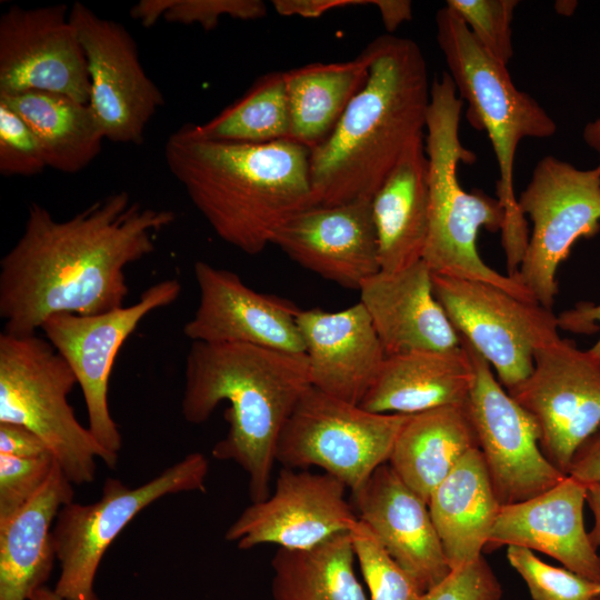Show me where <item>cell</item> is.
I'll use <instances>...</instances> for the list:
<instances>
[{"label":"cell","mask_w":600,"mask_h":600,"mask_svg":"<svg viewBox=\"0 0 600 600\" xmlns=\"http://www.w3.org/2000/svg\"><path fill=\"white\" fill-rule=\"evenodd\" d=\"M176 213L144 207L127 191L60 221L31 203L24 229L0 261L4 332L34 334L58 313L92 316L124 307L126 268L154 251Z\"/></svg>","instance_id":"6da1fadb"},{"label":"cell","mask_w":600,"mask_h":600,"mask_svg":"<svg viewBox=\"0 0 600 600\" xmlns=\"http://www.w3.org/2000/svg\"><path fill=\"white\" fill-rule=\"evenodd\" d=\"M311 150L291 139L241 143L203 139L189 124L164 144V160L216 234L256 256L297 212L314 206Z\"/></svg>","instance_id":"7a4b0ae2"},{"label":"cell","mask_w":600,"mask_h":600,"mask_svg":"<svg viewBox=\"0 0 600 600\" xmlns=\"http://www.w3.org/2000/svg\"><path fill=\"white\" fill-rule=\"evenodd\" d=\"M364 50V86L329 138L311 150L313 204L372 199L408 147L423 137L431 84L418 43L382 34Z\"/></svg>","instance_id":"3957f363"},{"label":"cell","mask_w":600,"mask_h":600,"mask_svg":"<svg viewBox=\"0 0 600 600\" xmlns=\"http://www.w3.org/2000/svg\"><path fill=\"white\" fill-rule=\"evenodd\" d=\"M184 378V420L202 423L227 401L229 429L214 444L212 457L233 461L247 472L252 502L268 498L279 436L311 387L306 354L239 342L192 341Z\"/></svg>","instance_id":"277c9868"},{"label":"cell","mask_w":600,"mask_h":600,"mask_svg":"<svg viewBox=\"0 0 600 600\" xmlns=\"http://www.w3.org/2000/svg\"><path fill=\"white\" fill-rule=\"evenodd\" d=\"M462 107L450 74L446 71L436 77L426 124L429 233L422 260L434 274L490 283L538 303L517 276L496 271L477 249L481 228L502 230L504 210L497 198L481 190L467 191L459 182V163L471 164L477 158L460 140Z\"/></svg>","instance_id":"5b68a950"},{"label":"cell","mask_w":600,"mask_h":600,"mask_svg":"<svg viewBox=\"0 0 600 600\" xmlns=\"http://www.w3.org/2000/svg\"><path fill=\"white\" fill-rule=\"evenodd\" d=\"M436 37L458 96L468 103L467 120L486 131L491 142L499 171L496 198L504 210L501 241L512 276L529 240L528 222L514 194L517 149L523 139L552 137L557 123L532 96L514 86L508 67L490 57L447 6L436 13Z\"/></svg>","instance_id":"8992f818"},{"label":"cell","mask_w":600,"mask_h":600,"mask_svg":"<svg viewBox=\"0 0 600 600\" xmlns=\"http://www.w3.org/2000/svg\"><path fill=\"white\" fill-rule=\"evenodd\" d=\"M77 378L56 348L39 336L0 334V422L23 426L47 444L67 478L77 484L96 479L97 459L108 452L77 419L68 396Z\"/></svg>","instance_id":"52a82bcc"},{"label":"cell","mask_w":600,"mask_h":600,"mask_svg":"<svg viewBox=\"0 0 600 600\" xmlns=\"http://www.w3.org/2000/svg\"><path fill=\"white\" fill-rule=\"evenodd\" d=\"M409 416L371 412L310 387L281 430L276 460L321 468L353 491L389 461Z\"/></svg>","instance_id":"ba28073f"},{"label":"cell","mask_w":600,"mask_h":600,"mask_svg":"<svg viewBox=\"0 0 600 600\" xmlns=\"http://www.w3.org/2000/svg\"><path fill=\"white\" fill-rule=\"evenodd\" d=\"M209 462L192 452L138 487L107 478L101 497L89 504L70 502L57 514L52 528L60 577L53 589L63 600H100L94 578L109 546L144 508L168 494L206 491Z\"/></svg>","instance_id":"9c48e42d"},{"label":"cell","mask_w":600,"mask_h":600,"mask_svg":"<svg viewBox=\"0 0 600 600\" xmlns=\"http://www.w3.org/2000/svg\"><path fill=\"white\" fill-rule=\"evenodd\" d=\"M518 204L531 220L532 231L514 276L540 306L551 310L559 266L579 239L600 231V171L546 156L533 168Z\"/></svg>","instance_id":"30bf717a"},{"label":"cell","mask_w":600,"mask_h":600,"mask_svg":"<svg viewBox=\"0 0 600 600\" xmlns=\"http://www.w3.org/2000/svg\"><path fill=\"white\" fill-rule=\"evenodd\" d=\"M452 326L510 391L532 372L536 351L560 338L557 316L490 283L432 273Z\"/></svg>","instance_id":"8fae6325"},{"label":"cell","mask_w":600,"mask_h":600,"mask_svg":"<svg viewBox=\"0 0 600 600\" xmlns=\"http://www.w3.org/2000/svg\"><path fill=\"white\" fill-rule=\"evenodd\" d=\"M508 393L536 420L543 454L567 474L600 426V360L559 338L536 351L532 372Z\"/></svg>","instance_id":"7c38bea8"},{"label":"cell","mask_w":600,"mask_h":600,"mask_svg":"<svg viewBox=\"0 0 600 600\" xmlns=\"http://www.w3.org/2000/svg\"><path fill=\"white\" fill-rule=\"evenodd\" d=\"M181 292L177 279L146 289L129 306L92 316L58 313L42 324L47 340L72 369L86 402L89 430L111 454L122 447V437L108 403V388L116 357L139 322L151 311L173 303Z\"/></svg>","instance_id":"4fadbf2b"},{"label":"cell","mask_w":600,"mask_h":600,"mask_svg":"<svg viewBox=\"0 0 600 600\" xmlns=\"http://www.w3.org/2000/svg\"><path fill=\"white\" fill-rule=\"evenodd\" d=\"M461 342L474 368L467 407L499 503L520 502L552 488L568 474L543 454L536 420L502 387L490 364Z\"/></svg>","instance_id":"5bb4252c"},{"label":"cell","mask_w":600,"mask_h":600,"mask_svg":"<svg viewBox=\"0 0 600 600\" xmlns=\"http://www.w3.org/2000/svg\"><path fill=\"white\" fill-rule=\"evenodd\" d=\"M69 17L87 61L88 104L104 139L140 144L164 98L143 70L132 36L121 23L100 18L79 1L71 6Z\"/></svg>","instance_id":"9a60e30c"},{"label":"cell","mask_w":600,"mask_h":600,"mask_svg":"<svg viewBox=\"0 0 600 600\" xmlns=\"http://www.w3.org/2000/svg\"><path fill=\"white\" fill-rule=\"evenodd\" d=\"M67 4L11 6L0 18V96L47 91L88 103L86 57Z\"/></svg>","instance_id":"2e32d148"},{"label":"cell","mask_w":600,"mask_h":600,"mask_svg":"<svg viewBox=\"0 0 600 600\" xmlns=\"http://www.w3.org/2000/svg\"><path fill=\"white\" fill-rule=\"evenodd\" d=\"M347 487L326 472L283 467L272 494L247 507L226 531L241 550L272 543L309 549L333 534L348 532L358 520L346 499Z\"/></svg>","instance_id":"e0dca14e"},{"label":"cell","mask_w":600,"mask_h":600,"mask_svg":"<svg viewBox=\"0 0 600 600\" xmlns=\"http://www.w3.org/2000/svg\"><path fill=\"white\" fill-rule=\"evenodd\" d=\"M199 303L183 333L191 341L239 342L304 353L291 301L248 287L241 278L204 261L193 266Z\"/></svg>","instance_id":"ac0fdd59"},{"label":"cell","mask_w":600,"mask_h":600,"mask_svg":"<svg viewBox=\"0 0 600 600\" xmlns=\"http://www.w3.org/2000/svg\"><path fill=\"white\" fill-rule=\"evenodd\" d=\"M272 244L304 269L352 290L380 271L371 199L310 206L276 232Z\"/></svg>","instance_id":"d6986e66"},{"label":"cell","mask_w":600,"mask_h":600,"mask_svg":"<svg viewBox=\"0 0 600 600\" xmlns=\"http://www.w3.org/2000/svg\"><path fill=\"white\" fill-rule=\"evenodd\" d=\"M356 514L426 592L451 571L428 502L387 462L352 491Z\"/></svg>","instance_id":"ffe728a7"},{"label":"cell","mask_w":600,"mask_h":600,"mask_svg":"<svg viewBox=\"0 0 600 600\" xmlns=\"http://www.w3.org/2000/svg\"><path fill=\"white\" fill-rule=\"evenodd\" d=\"M587 486L566 476L530 499L501 506L488 549L517 546L542 552L587 579L600 582V559L583 520Z\"/></svg>","instance_id":"44dd1931"},{"label":"cell","mask_w":600,"mask_h":600,"mask_svg":"<svg viewBox=\"0 0 600 600\" xmlns=\"http://www.w3.org/2000/svg\"><path fill=\"white\" fill-rule=\"evenodd\" d=\"M297 324L311 387L360 406L387 357L362 303L336 312L300 309Z\"/></svg>","instance_id":"7402d4cb"},{"label":"cell","mask_w":600,"mask_h":600,"mask_svg":"<svg viewBox=\"0 0 600 600\" xmlns=\"http://www.w3.org/2000/svg\"><path fill=\"white\" fill-rule=\"evenodd\" d=\"M387 356L461 346L433 291L432 271L420 260L404 269L379 271L359 289Z\"/></svg>","instance_id":"603a6c76"},{"label":"cell","mask_w":600,"mask_h":600,"mask_svg":"<svg viewBox=\"0 0 600 600\" xmlns=\"http://www.w3.org/2000/svg\"><path fill=\"white\" fill-rule=\"evenodd\" d=\"M473 380V362L462 342L451 350L387 356L360 406L376 413L416 414L466 404Z\"/></svg>","instance_id":"cb8c5ba5"},{"label":"cell","mask_w":600,"mask_h":600,"mask_svg":"<svg viewBox=\"0 0 600 600\" xmlns=\"http://www.w3.org/2000/svg\"><path fill=\"white\" fill-rule=\"evenodd\" d=\"M72 501V482L56 461L42 488L0 524V600H30L43 587L57 558L54 520Z\"/></svg>","instance_id":"d4e9b609"},{"label":"cell","mask_w":600,"mask_h":600,"mask_svg":"<svg viewBox=\"0 0 600 600\" xmlns=\"http://www.w3.org/2000/svg\"><path fill=\"white\" fill-rule=\"evenodd\" d=\"M414 140L371 199L380 270L392 272L422 260L429 233L428 158Z\"/></svg>","instance_id":"484cf974"},{"label":"cell","mask_w":600,"mask_h":600,"mask_svg":"<svg viewBox=\"0 0 600 600\" xmlns=\"http://www.w3.org/2000/svg\"><path fill=\"white\" fill-rule=\"evenodd\" d=\"M428 507L451 570L481 557L501 504L479 448L437 486Z\"/></svg>","instance_id":"4316f807"},{"label":"cell","mask_w":600,"mask_h":600,"mask_svg":"<svg viewBox=\"0 0 600 600\" xmlns=\"http://www.w3.org/2000/svg\"><path fill=\"white\" fill-rule=\"evenodd\" d=\"M478 448L466 404H450L410 414L388 463L427 502L460 460Z\"/></svg>","instance_id":"83f0119b"},{"label":"cell","mask_w":600,"mask_h":600,"mask_svg":"<svg viewBox=\"0 0 600 600\" xmlns=\"http://www.w3.org/2000/svg\"><path fill=\"white\" fill-rule=\"evenodd\" d=\"M368 74L364 49L352 60L316 62L284 71L290 139L310 150L326 141Z\"/></svg>","instance_id":"f1b7e54d"},{"label":"cell","mask_w":600,"mask_h":600,"mask_svg":"<svg viewBox=\"0 0 600 600\" xmlns=\"http://www.w3.org/2000/svg\"><path fill=\"white\" fill-rule=\"evenodd\" d=\"M29 126L47 167L77 173L100 153L106 140L88 103L47 91L0 96Z\"/></svg>","instance_id":"f546056e"},{"label":"cell","mask_w":600,"mask_h":600,"mask_svg":"<svg viewBox=\"0 0 600 600\" xmlns=\"http://www.w3.org/2000/svg\"><path fill=\"white\" fill-rule=\"evenodd\" d=\"M203 139L268 143L290 139L291 121L284 72L260 76L219 114L201 124H189Z\"/></svg>","instance_id":"4dcf8cb0"},{"label":"cell","mask_w":600,"mask_h":600,"mask_svg":"<svg viewBox=\"0 0 600 600\" xmlns=\"http://www.w3.org/2000/svg\"><path fill=\"white\" fill-rule=\"evenodd\" d=\"M356 554L348 532L303 550L280 548L272 559L274 576L294 581L319 600H368L354 573Z\"/></svg>","instance_id":"1f68e13d"},{"label":"cell","mask_w":600,"mask_h":600,"mask_svg":"<svg viewBox=\"0 0 600 600\" xmlns=\"http://www.w3.org/2000/svg\"><path fill=\"white\" fill-rule=\"evenodd\" d=\"M267 11L260 0H141L130 9V16L147 28L163 19L170 23L198 24L210 31L224 17L256 20Z\"/></svg>","instance_id":"d6a6232c"},{"label":"cell","mask_w":600,"mask_h":600,"mask_svg":"<svg viewBox=\"0 0 600 600\" xmlns=\"http://www.w3.org/2000/svg\"><path fill=\"white\" fill-rule=\"evenodd\" d=\"M349 533L370 600H421L424 592L387 552L368 526L358 519Z\"/></svg>","instance_id":"836d02e7"},{"label":"cell","mask_w":600,"mask_h":600,"mask_svg":"<svg viewBox=\"0 0 600 600\" xmlns=\"http://www.w3.org/2000/svg\"><path fill=\"white\" fill-rule=\"evenodd\" d=\"M507 559L527 583L533 600H597L600 582L551 566L527 548L507 547Z\"/></svg>","instance_id":"e575fe53"},{"label":"cell","mask_w":600,"mask_h":600,"mask_svg":"<svg viewBox=\"0 0 600 600\" xmlns=\"http://www.w3.org/2000/svg\"><path fill=\"white\" fill-rule=\"evenodd\" d=\"M517 0H448L446 6L464 22L478 44L508 67L513 56L511 22Z\"/></svg>","instance_id":"d590c367"},{"label":"cell","mask_w":600,"mask_h":600,"mask_svg":"<svg viewBox=\"0 0 600 600\" xmlns=\"http://www.w3.org/2000/svg\"><path fill=\"white\" fill-rule=\"evenodd\" d=\"M54 463L53 456L0 454V524L11 519L42 488Z\"/></svg>","instance_id":"8d00e7d4"},{"label":"cell","mask_w":600,"mask_h":600,"mask_svg":"<svg viewBox=\"0 0 600 600\" xmlns=\"http://www.w3.org/2000/svg\"><path fill=\"white\" fill-rule=\"evenodd\" d=\"M47 168L40 146L24 120L0 100V173L31 177Z\"/></svg>","instance_id":"74e56055"},{"label":"cell","mask_w":600,"mask_h":600,"mask_svg":"<svg viewBox=\"0 0 600 600\" xmlns=\"http://www.w3.org/2000/svg\"><path fill=\"white\" fill-rule=\"evenodd\" d=\"M502 589L489 563L481 556L476 561L453 569L421 600H500Z\"/></svg>","instance_id":"f35d334b"},{"label":"cell","mask_w":600,"mask_h":600,"mask_svg":"<svg viewBox=\"0 0 600 600\" xmlns=\"http://www.w3.org/2000/svg\"><path fill=\"white\" fill-rule=\"evenodd\" d=\"M0 454L19 458L52 456L47 444L34 432L10 422H0Z\"/></svg>","instance_id":"ab89813d"},{"label":"cell","mask_w":600,"mask_h":600,"mask_svg":"<svg viewBox=\"0 0 600 600\" xmlns=\"http://www.w3.org/2000/svg\"><path fill=\"white\" fill-rule=\"evenodd\" d=\"M567 474L586 486L600 481V426L577 450Z\"/></svg>","instance_id":"60d3db41"},{"label":"cell","mask_w":600,"mask_h":600,"mask_svg":"<svg viewBox=\"0 0 600 600\" xmlns=\"http://www.w3.org/2000/svg\"><path fill=\"white\" fill-rule=\"evenodd\" d=\"M557 321L560 329L590 334L600 329V303H578L558 316ZM589 350L600 360V337Z\"/></svg>","instance_id":"b9f144b4"},{"label":"cell","mask_w":600,"mask_h":600,"mask_svg":"<svg viewBox=\"0 0 600 600\" xmlns=\"http://www.w3.org/2000/svg\"><path fill=\"white\" fill-rule=\"evenodd\" d=\"M370 4L364 0H273L274 10L284 17L319 18L338 8Z\"/></svg>","instance_id":"7bdbcfd3"},{"label":"cell","mask_w":600,"mask_h":600,"mask_svg":"<svg viewBox=\"0 0 600 600\" xmlns=\"http://www.w3.org/2000/svg\"><path fill=\"white\" fill-rule=\"evenodd\" d=\"M370 4L378 9L389 33L412 17V4L408 0H370Z\"/></svg>","instance_id":"ee69618b"},{"label":"cell","mask_w":600,"mask_h":600,"mask_svg":"<svg viewBox=\"0 0 600 600\" xmlns=\"http://www.w3.org/2000/svg\"><path fill=\"white\" fill-rule=\"evenodd\" d=\"M272 593L276 600H319L304 586L278 576L273 577Z\"/></svg>","instance_id":"f6af8a7d"},{"label":"cell","mask_w":600,"mask_h":600,"mask_svg":"<svg viewBox=\"0 0 600 600\" xmlns=\"http://www.w3.org/2000/svg\"><path fill=\"white\" fill-rule=\"evenodd\" d=\"M586 503L593 517V527L589 533L600 559V481L587 484Z\"/></svg>","instance_id":"bcb514c9"},{"label":"cell","mask_w":600,"mask_h":600,"mask_svg":"<svg viewBox=\"0 0 600 600\" xmlns=\"http://www.w3.org/2000/svg\"><path fill=\"white\" fill-rule=\"evenodd\" d=\"M582 139L584 143L599 156L600 159V113L584 126L582 130ZM596 168L600 171V160Z\"/></svg>","instance_id":"7dc6e473"},{"label":"cell","mask_w":600,"mask_h":600,"mask_svg":"<svg viewBox=\"0 0 600 600\" xmlns=\"http://www.w3.org/2000/svg\"><path fill=\"white\" fill-rule=\"evenodd\" d=\"M30 600H63L54 590L44 586L36 590Z\"/></svg>","instance_id":"c3c4849f"},{"label":"cell","mask_w":600,"mask_h":600,"mask_svg":"<svg viewBox=\"0 0 600 600\" xmlns=\"http://www.w3.org/2000/svg\"><path fill=\"white\" fill-rule=\"evenodd\" d=\"M577 4L576 1H557L554 7L559 14L569 16L573 13Z\"/></svg>","instance_id":"681fc988"},{"label":"cell","mask_w":600,"mask_h":600,"mask_svg":"<svg viewBox=\"0 0 600 600\" xmlns=\"http://www.w3.org/2000/svg\"><path fill=\"white\" fill-rule=\"evenodd\" d=\"M597 600H600V597Z\"/></svg>","instance_id":"f907efd6"}]
</instances>
